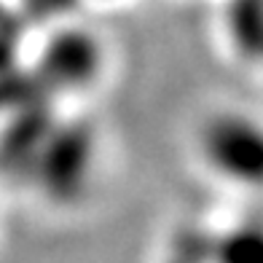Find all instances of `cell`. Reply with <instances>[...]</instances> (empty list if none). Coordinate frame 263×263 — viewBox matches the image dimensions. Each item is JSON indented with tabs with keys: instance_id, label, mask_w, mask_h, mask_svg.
I'll return each instance as SVG.
<instances>
[{
	"instance_id": "cell-1",
	"label": "cell",
	"mask_w": 263,
	"mask_h": 263,
	"mask_svg": "<svg viewBox=\"0 0 263 263\" xmlns=\"http://www.w3.org/2000/svg\"><path fill=\"white\" fill-rule=\"evenodd\" d=\"M102 137L86 116L59 113L41 142L19 188L51 212H76L89 201L100 180Z\"/></svg>"
},
{
	"instance_id": "cell-2",
	"label": "cell",
	"mask_w": 263,
	"mask_h": 263,
	"mask_svg": "<svg viewBox=\"0 0 263 263\" xmlns=\"http://www.w3.org/2000/svg\"><path fill=\"white\" fill-rule=\"evenodd\" d=\"M6 70H19L38 97L65 107L102 86L110 70V51L97 32L65 19L49 27L38 49L19 59V67Z\"/></svg>"
},
{
	"instance_id": "cell-3",
	"label": "cell",
	"mask_w": 263,
	"mask_h": 263,
	"mask_svg": "<svg viewBox=\"0 0 263 263\" xmlns=\"http://www.w3.org/2000/svg\"><path fill=\"white\" fill-rule=\"evenodd\" d=\"M191 153L212 183L263 196V116L242 105H215L191 132Z\"/></svg>"
},
{
	"instance_id": "cell-4",
	"label": "cell",
	"mask_w": 263,
	"mask_h": 263,
	"mask_svg": "<svg viewBox=\"0 0 263 263\" xmlns=\"http://www.w3.org/2000/svg\"><path fill=\"white\" fill-rule=\"evenodd\" d=\"M223 38L242 65L263 67V0H231L223 14Z\"/></svg>"
},
{
	"instance_id": "cell-5",
	"label": "cell",
	"mask_w": 263,
	"mask_h": 263,
	"mask_svg": "<svg viewBox=\"0 0 263 263\" xmlns=\"http://www.w3.org/2000/svg\"><path fill=\"white\" fill-rule=\"evenodd\" d=\"M215 263H263V218H242L229 229H212Z\"/></svg>"
},
{
	"instance_id": "cell-6",
	"label": "cell",
	"mask_w": 263,
	"mask_h": 263,
	"mask_svg": "<svg viewBox=\"0 0 263 263\" xmlns=\"http://www.w3.org/2000/svg\"><path fill=\"white\" fill-rule=\"evenodd\" d=\"M153 263H215L212 229L201 223L175 226Z\"/></svg>"
},
{
	"instance_id": "cell-7",
	"label": "cell",
	"mask_w": 263,
	"mask_h": 263,
	"mask_svg": "<svg viewBox=\"0 0 263 263\" xmlns=\"http://www.w3.org/2000/svg\"><path fill=\"white\" fill-rule=\"evenodd\" d=\"M94 3H124V0H94Z\"/></svg>"
}]
</instances>
